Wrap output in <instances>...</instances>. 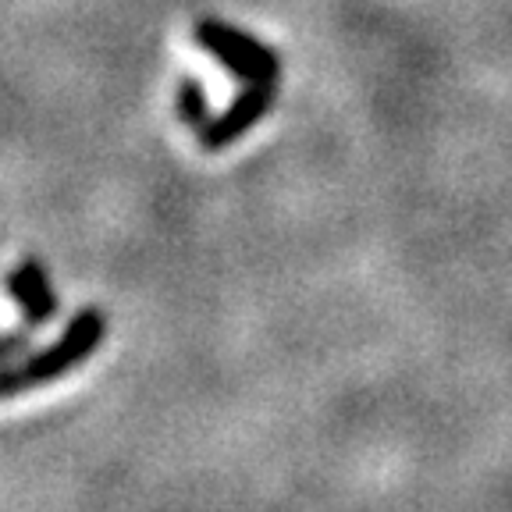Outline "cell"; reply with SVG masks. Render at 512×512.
<instances>
[{
    "mask_svg": "<svg viewBox=\"0 0 512 512\" xmlns=\"http://www.w3.org/2000/svg\"><path fill=\"white\" fill-rule=\"evenodd\" d=\"M192 40L196 47H203L224 72H232L239 82L253 86V82H264V86H278L281 79V61L267 43H260L256 36H246L242 29L228 22H217V18H200L192 25Z\"/></svg>",
    "mask_w": 512,
    "mask_h": 512,
    "instance_id": "cell-2",
    "label": "cell"
},
{
    "mask_svg": "<svg viewBox=\"0 0 512 512\" xmlns=\"http://www.w3.org/2000/svg\"><path fill=\"white\" fill-rule=\"evenodd\" d=\"M22 345H29V342H25V335L4 338V342H0V360H8V356H15V352L22 349Z\"/></svg>",
    "mask_w": 512,
    "mask_h": 512,
    "instance_id": "cell-6",
    "label": "cell"
},
{
    "mask_svg": "<svg viewBox=\"0 0 512 512\" xmlns=\"http://www.w3.org/2000/svg\"><path fill=\"white\" fill-rule=\"evenodd\" d=\"M8 292H11V299L18 303V310H22V317H25V324H29V328H43V324H47V320L57 313L54 288H50L43 267L32 264V260H25V264L11 274Z\"/></svg>",
    "mask_w": 512,
    "mask_h": 512,
    "instance_id": "cell-4",
    "label": "cell"
},
{
    "mask_svg": "<svg viewBox=\"0 0 512 512\" xmlns=\"http://www.w3.org/2000/svg\"><path fill=\"white\" fill-rule=\"evenodd\" d=\"M104 335H107V324L100 317V310H79L72 324L64 328V335L50 349H43L40 356H29L18 367L0 370V399H15V395L43 388V384L64 377L68 370L86 363L100 349Z\"/></svg>",
    "mask_w": 512,
    "mask_h": 512,
    "instance_id": "cell-1",
    "label": "cell"
},
{
    "mask_svg": "<svg viewBox=\"0 0 512 512\" xmlns=\"http://www.w3.org/2000/svg\"><path fill=\"white\" fill-rule=\"evenodd\" d=\"M271 100H274V86H264V82H253V86H246L239 96H235L232 104L224 107L221 114H214V118H210L207 125L196 132L200 146L207 153H221V150H228L232 143H239L249 128H256L260 121L267 118V111H271Z\"/></svg>",
    "mask_w": 512,
    "mask_h": 512,
    "instance_id": "cell-3",
    "label": "cell"
},
{
    "mask_svg": "<svg viewBox=\"0 0 512 512\" xmlns=\"http://www.w3.org/2000/svg\"><path fill=\"white\" fill-rule=\"evenodd\" d=\"M178 118H182L192 132H200V128L214 118L207 104V93H203L200 82L192 79V75H185V79L178 82Z\"/></svg>",
    "mask_w": 512,
    "mask_h": 512,
    "instance_id": "cell-5",
    "label": "cell"
}]
</instances>
